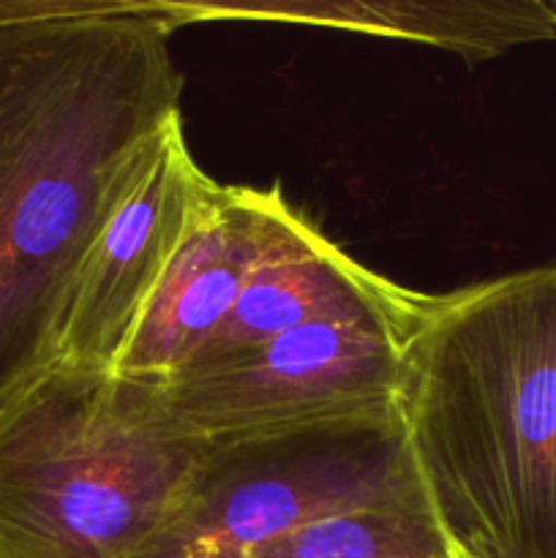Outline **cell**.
Wrapping results in <instances>:
<instances>
[{"instance_id": "8", "label": "cell", "mask_w": 556, "mask_h": 558, "mask_svg": "<svg viewBox=\"0 0 556 558\" xmlns=\"http://www.w3.org/2000/svg\"><path fill=\"white\" fill-rule=\"evenodd\" d=\"M270 189L213 183L147 300L114 374L167 385L223 325L265 234Z\"/></svg>"}, {"instance_id": "7", "label": "cell", "mask_w": 556, "mask_h": 558, "mask_svg": "<svg viewBox=\"0 0 556 558\" xmlns=\"http://www.w3.org/2000/svg\"><path fill=\"white\" fill-rule=\"evenodd\" d=\"M213 183L185 145L183 120H172L93 240L71 300L60 363L114 371Z\"/></svg>"}, {"instance_id": "10", "label": "cell", "mask_w": 556, "mask_h": 558, "mask_svg": "<svg viewBox=\"0 0 556 558\" xmlns=\"http://www.w3.org/2000/svg\"><path fill=\"white\" fill-rule=\"evenodd\" d=\"M245 558H480L452 534L428 490L354 507L259 545Z\"/></svg>"}, {"instance_id": "3", "label": "cell", "mask_w": 556, "mask_h": 558, "mask_svg": "<svg viewBox=\"0 0 556 558\" xmlns=\"http://www.w3.org/2000/svg\"><path fill=\"white\" fill-rule=\"evenodd\" d=\"M205 450L164 385L58 363L0 414V558H142Z\"/></svg>"}, {"instance_id": "2", "label": "cell", "mask_w": 556, "mask_h": 558, "mask_svg": "<svg viewBox=\"0 0 556 558\" xmlns=\"http://www.w3.org/2000/svg\"><path fill=\"white\" fill-rule=\"evenodd\" d=\"M401 412L463 545L480 558H556V265L431 298Z\"/></svg>"}, {"instance_id": "9", "label": "cell", "mask_w": 556, "mask_h": 558, "mask_svg": "<svg viewBox=\"0 0 556 558\" xmlns=\"http://www.w3.org/2000/svg\"><path fill=\"white\" fill-rule=\"evenodd\" d=\"M423 298L425 294L398 287L343 254L283 199L281 185L276 183L249 281L223 325L185 368L243 352L303 322L409 311L423 303Z\"/></svg>"}, {"instance_id": "11", "label": "cell", "mask_w": 556, "mask_h": 558, "mask_svg": "<svg viewBox=\"0 0 556 558\" xmlns=\"http://www.w3.org/2000/svg\"><path fill=\"white\" fill-rule=\"evenodd\" d=\"M554 3H556V0H554Z\"/></svg>"}, {"instance_id": "6", "label": "cell", "mask_w": 556, "mask_h": 558, "mask_svg": "<svg viewBox=\"0 0 556 558\" xmlns=\"http://www.w3.org/2000/svg\"><path fill=\"white\" fill-rule=\"evenodd\" d=\"M270 22L358 33L485 63L529 44L554 41V0H0V31L69 20Z\"/></svg>"}, {"instance_id": "5", "label": "cell", "mask_w": 556, "mask_h": 558, "mask_svg": "<svg viewBox=\"0 0 556 558\" xmlns=\"http://www.w3.org/2000/svg\"><path fill=\"white\" fill-rule=\"evenodd\" d=\"M322 316L243 352L180 371L164 385L196 434H254L401 403L407 349L428 308Z\"/></svg>"}, {"instance_id": "1", "label": "cell", "mask_w": 556, "mask_h": 558, "mask_svg": "<svg viewBox=\"0 0 556 558\" xmlns=\"http://www.w3.org/2000/svg\"><path fill=\"white\" fill-rule=\"evenodd\" d=\"M172 33L136 16L0 31V414L60 363L93 240L180 118Z\"/></svg>"}, {"instance_id": "4", "label": "cell", "mask_w": 556, "mask_h": 558, "mask_svg": "<svg viewBox=\"0 0 556 558\" xmlns=\"http://www.w3.org/2000/svg\"><path fill=\"white\" fill-rule=\"evenodd\" d=\"M418 490L428 488L401 403L216 436L142 558H245L311 521Z\"/></svg>"}]
</instances>
